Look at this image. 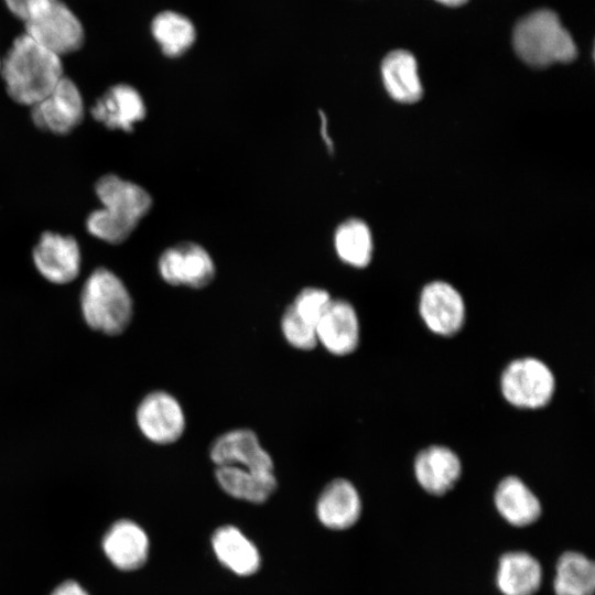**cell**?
I'll use <instances>...</instances> for the list:
<instances>
[{
	"label": "cell",
	"mask_w": 595,
	"mask_h": 595,
	"mask_svg": "<svg viewBox=\"0 0 595 595\" xmlns=\"http://www.w3.org/2000/svg\"><path fill=\"white\" fill-rule=\"evenodd\" d=\"M0 75L8 95L30 107L42 100L64 76L61 57L25 33L13 41L1 62Z\"/></svg>",
	"instance_id": "cell-1"
},
{
	"label": "cell",
	"mask_w": 595,
	"mask_h": 595,
	"mask_svg": "<svg viewBox=\"0 0 595 595\" xmlns=\"http://www.w3.org/2000/svg\"><path fill=\"white\" fill-rule=\"evenodd\" d=\"M101 208L86 220L90 235L109 244L123 242L152 206V198L141 186L108 174L95 186Z\"/></svg>",
	"instance_id": "cell-2"
},
{
	"label": "cell",
	"mask_w": 595,
	"mask_h": 595,
	"mask_svg": "<svg viewBox=\"0 0 595 595\" xmlns=\"http://www.w3.org/2000/svg\"><path fill=\"white\" fill-rule=\"evenodd\" d=\"M512 44L517 55L532 67L575 60L577 48L558 14L539 9L521 18L515 25Z\"/></svg>",
	"instance_id": "cell-3"
},
{
	"label": "cell",
	"mask_w": 595,
	"mask_h": 595,
	"mask_svg": "<svg viewBox=\"0 0 595 595\" xmlns=\"http://www.w3.org/2000/svg\"><path fill=\"white\" fill-rule=\"evenodd\" d=\"M80 306L89 327L111 336L126 331L133 314L132 299L126 285L105 268H98L86 280Z\"/></svg>",
	"instance_id": "cell-4"
},
{
	"label": "cell",
	"mask_w": 595,
	"mask_h": 595,
	"mask_svg": "<svg viewBox=\"0 0 595 595\" xmlns=\"http://www.w3.org/2000/svg\"><path fill=\"white\" fill-rule=\"evenodd\" d=\"M500 389L513 407L540 409L552 399L555 379L543 361L524 357L508 364L500 377Z\"/></svg>",
	"instance_id": "cell-5"
},
{
	"label": "cell",
	"mask_w": 595,
	"mask_h": 595,
	"mask_svg": "<svg viewBox=\"0 0 595 595\" xmlns=\"http://www.w3.org/2000/svg\"><path fill=\"white\" fill-rule=\"evenodd\" d=\"M25 34L57 56L74 53L84 43L85 32L76 14L55 0L26 21Z\"/></svg>",
	"instance_id": "cell-6"
},
{
	"label": "cell",
	"mask_w": 595,
	"mask_h": 595,
	"mask_svg": "<svg viewBox=\"0 0 595 595\" xmlns=\"http://www.w3.org/2000/svg\"><path fill=\"white\" fill-rule=\"evenodd\" d=\"M136 419L142 435L158 445L175 443L186 429L182 404L164 390L148 393L137 408Z\"/></svg>",
	"instance_id": "cell-7"
},
{
	"label": "cell",
	"mask_w": 595,
	"mask_h": 595,
	"mask_svg": "<svg viewBox=\"0 0 595 595\" xmlns=\"http://www.w3.org/2000/svg\"><path fill=\"white\" fill-rule=\"evenodd\" d=\"M34 125L55 134L73 131L84 118V101L76 84L63 76L31 111Z\"/></svg>",
	"instance_id": "cell-8"
},
{
	"label": "cell",
	"mask_w": 595,
	"mask_h": 595,
	"mask_svg": "<svg viewBox=\"0 0 595 595\" xmlns=\"http://www.w3.org/2000/svg\"><path fill=\"white\" fill-rule=\"evenodd\" d=\"M161 278L170 285L202 289L215 278L216 269L209 253L193 242L166 249L158 262Z\"/></svg>",
	"instance_id": "cell-9"
},
{
	"label": "cell",
	"mask_w": 595,
	"mask_h": 595,
	"mask_svg": "<svg viewBox=\"0 0 595 595\" xmlns=\"http://www.w3.org/2000/svg\"><path fill=\"white\" fill-rule=\"evenodd\" d=\"M216 466H239L257 473H274L270 453L262 446L258 435L250 429L238 428L218 435L208 450Z\"/></svg>",
	"instance_id": "cell-10"
},
{
	"label": "cell",
	"mask_w": 595,
	"mask_h": 595,
	"mask_svg": "<svg viewBox=\"0 0 595 595\" xmlns=\"http://www.w3.org/2000/svg\"><path fill=\"white\" fill-rule=\"evenodd\" d=\"M419 311L429 329L442 336L454 335L465 321L461 293L444 281L430 282L422 289Z\"/></svg>",
	"instance_id": "cell-11"
},
{
	"label": "cell",
	"mask_w": 595,
	"mask_h": 595,
	"mask_svg": "<svg viewBox=\"0 0 595 595\" xmlns=\"http://www.w3.org/2000/svg\"><path fill=\"white\" fill-rule=\"evenodd\" d=\"M33 261L46 280L65 284L79 273L80 249L72 236L46 231L33 249Z\"/></svg>",
	"instance_id": "cell-12"
},
{
	"label": "cell",
	"mask_w": 595,
	"mask_h": 595,
	"mask_svg": "<svg viewBox=\"0 0 595 595\" xmlns=\"http://www.w3.org/2000/svg\"><path fill=\"white\" fill-rule=\"evenodd\" d=\"M317 344L334 356H347L359 343V320L346 300L332 299L316 324Z\"/></svg>",
	"instance_id": "cell-13"
},
{
	"label": "cell",
	"mask_w": 595,
	"mask_h": 595,
	"mask_svg": "<svg viewBox=\"0 0 595 595\" xmlns=\"http://www.w3.org/2000/svg\"><path fill=\"white\" fill-rule=\"evenodd\" d=\"M101 547L106 558L116 569L134 571L147 562L149 538L137 522L121 519L106 531Z\"/></svg>",
	"instance_id": "cell-14"
},
{
	"label": "cell",
	"mask_w": 595,
	"mask_h": 595,
	"mask_svg": "<svg viewBox=\"0 0 595 595\" xmlns=\"http://www.w3.org/2000/svg\"><path fill=\"white\" fill-rule=\"evenodd\" d=\"M91 116L109 129L131 131L145 116L139 91L128 84L110 87L90 109Z\"/></svg>",
	"instance_id": "cell-15"
},
{
	"label": "cell",
	"mask_w": 595,
	"mask_h": 595,
	"mask_svg": "<svg viewBox=\"0 0 595 595\" xmlns=\"http://www.w3.org/2000/svg\"><path fill=\"white\" fill-rule=\"evenodd\" d=\"M361 502L355 486L347 479L336 478L322 490L316 502V515L325 527L344 530L356 523Z\"/></svg>",
	"instance_id": "cell-16"
},
{
	"label": "cell",
	"mask_w": 595,
	"mask_h": 595,
	"mask_svg": "<svg viewBox=\"0 0 595 595\" xmlns=\"http://www.w3.org/2000/svg\"><path fill=\"white\" fill-rule=\"evenodd\" d=\"M462 473L458 456L448 447L432 445L420 451L414 461V474L421 487L432 495H443Z\"/></svg>",
	"instance_id": "cell-17"
},
{
	"label": "cell",
	"mask_w": 595,
	"mask_h": 595,
	"mask_svg": "<svg viewBox=\"0 0 595 595\" xmlns=\"http://www.w3.org/2000/svg\"><path fill=\"white\" fill-rule=\"evenodd\" d=\"M381 77L389 96L401 104L421 99L423 87L414 55L402 48L389 52L381 63Z\"/></svg>",
	"instance_id": "cell-18"
},
{
	"label": "cell",
	"mask_w": 595,
	"mask_h": 595,
	"mask_svg": "<svg viewBox=\"0 0 595 595\" xmlns=\"http://www.w3.org/2000/svg\"><path fill=\"white\" fill-rule=\"evenodd\" d=\"M215 477L227 495L252 504L267 501L278 487L274 473H257L239 466H216Z\"/></svg>",
	"instance_id": "cell-19"
},
{
	"label": "cell",
	"mask_w": 595,
	"mask_h": 595,
	"mask_svg": "<svg viewBox=\"0 0 595 595\" xmlns=\"http://www.w3.org/2000/svg\"><path fill=\"white\" fill-rule=\"evenodd\" d=\"M212 545L219 562L238 575H251L260 566L258 549L236 527L218 528L213 534Z\"/></svg>",
	"instance_id": "cell-20"
},
{
	"label": "cell",
	"mask_w": 595,
	"mask_h": 595,
	"mask_svg": "<svg viewBox=\"0 0 595 595\" xmlns=\"http://www.w3.org/2000/svg\"><path fill=\"white\" fill-rule=\"evenodd\" d=\"M495 504L499 513L513 526L531 524L541 515L540 501L516 476H508L499 483Z\"/></svg>",
	"instance_id": "cell-21"
},
{
	"label": "cell",
	"mask_w": 595,
	"mask_h": 595,
	"mask_svg": "<svg viewBox=\"0 0 595 595\" xmlns=\"http://www.w3.org/2000/svg\"><path fill=\"white\" fill-rule=\"evenodd\" d=\"M541 580L542 569L530 554L510 552L500 558L497 585L504 595H533Z\"/></svg>",
	"instance_id": "cell-22"
},
{
	"label": "cell",
	"mask_w": 595,
	"mask_h": 595,
	"mask_svg": "<svg viewBox=\"0 0 595 595\" xmlns=\"http://www.w3.org/2000/svg\"><path fill=\"white\" fill-rule=\"evenodd\" d=\"M151 32L162 52L176 57L186 52L195 41V28L190 19L174 11H163L155 15Z\"/></svg>",
	"instance_id": "cell-23"
},
{
	"label": "cell",
	"mask_w": 595,
	"mask_h": 595,
	"mask_svg": "<svg viewBox=\"0 0 595 595\" xmlns=\"http://www.w3.org/2000/svg\"><path fill=\"white\" fill-rule=\"evenodd\" d=\"M337 256L354 268H365L371 260L374 245L367 224L351 218L342 223L334 236Z\"/></svg>",
	"instance_id": "cell-24"
},
{
	"label": "cell",
	"mask_w": 595,
	"mask_h": 595,
	"mask_svg": "<svg viewBox=\"0 0 595 595\" xmlns=\"http://www.w3.org/2000/svg\"><path fill=\"white\" fill-rule=\"evenodd\" d=\"M594 563L577 552H566L558 561L554 578L555 595H593Z\"/></svg>",
	"instance_id": "cell-25"
},
{
	"label": "cell",
	"mask_w": 595,
	"mask_h": 595,
	"mask_svg": "<svg viewBox=\"0 0 595 595\" xmlns=\"http://www.w3.org/2000/svg\"><path fill=\"white\" fill-rule=\"evenodd\" d=\"M280 329L285 342L302 351L316 348V327L302 320L290 306L285 307L280 320Z\"/></svg>",
	"instance_id": "cell-26"
},
{
	"label": "cell",
	"mask_w": 595,
	"mask_h": 595,
	"mask_svg": "<svg viewBox=\"0 0 595 595\" xmlns=\"http://www.w3.org/2000/svg\"><path fill=\"white\" fill-rule=\"evenodd\" d=\"M331 300L329 293L324 289L309 286L295 295L290 306L302 320L316 327Z\"/></svg>",
	"instance_id": "cell-27"
},
{
	"label": "cell",
	"mask_w": 595,
	"mask_h": 595,
	"mask_svg": "<svg viewBox=\"0 0 595 595\" xmlns=\"http://www.w3.org/2000/svg\"><path fill=\"white\" fill-rule=\"evenodd\" d=\"M12 14L23 22L55 0H3Z\"/></svg>",
	"instance_id": "cell-28"
},
{
	"label": "cell",
	"mask_w": 595,
	"mask_h": 595,
	"mask_svg": "<svg viewBox=\"0 0 595 595\" xmlns=\"http://www.w3.org/2000/svg\"><path fill=\"white\" fill-rule=\"evenodd\" d=\"M51 595H89V593L78 582L67 580L58 584Z\"/></svg>",
	"instance_id": "cell-29"
},
{
	"label": "cell",
	"mask_w": 595,
	"mask_h": 595,
	"mask_svg": "<svg viewBox=\"0 0 595 595\" xmlns=\"http://www.w3.org/2000/svg\"><path fill=\"white\" fill-rule=\"evenodd\" d=\"M320 116H321V121H322V126H321V128H322V137H323L325 143L327 144L328 149L333 150V142H332L331 138L326 133V117L321 111H320Z\"/></svg>",
	"instance_id": "cell-30"
},
{
	"label": "cell",
	"mask_w": 595,
	"mask_h": 595,
	"mask_svg": "<svg viewBox=\"0 0 595 595\" xmlns=\"http://www.w3.org/2000/svg\"><path fill=\"white\" fill-rule=\"evenodd\" d=\"M444 6H447V7H461L463 4H465L468 0H435Z\"/></svg>",
	"instance_id": "cell-31"
},
{
	"label": "cell",
	"mask_w": 595,
	"mask_h": 595,
	"mask_svg": "<svg viewBox=\"0 0 595 595\" xmlns=\"http://www.w3.org/2000/svg\"><path fill=\"white\" fill-rule=\"evenodd\" d=\"M0 74H1V61H0Z\"/></svg>",
	"instance_id": "cell-32"
}]
</instances>
